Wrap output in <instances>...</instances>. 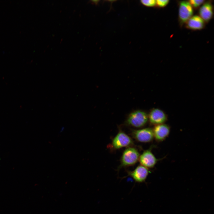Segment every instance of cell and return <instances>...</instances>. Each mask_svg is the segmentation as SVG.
<instances>
[{"mask_svg":"<svg viewBox=\"0 0 214 214\" xmlns=\"http://www.w3.org/2000/svg\"><path fill=\"white\" fill-rule=\"evenodd\" d=\"M141 3L144 5L149 7H152L156 5V1L155 0H142Z\"/></svg>","mask_w":214,"mask_h":214,"instance_id":"4fadbf2b","label":"cell"},{"mask_svg":"<svg viewBox=\"0 0 214 214\" xmlns=\"http://www.w3.org/2000/svg\"><path fill=\"white\" fill-rule=\"evenodd\" d=\"M193 8L188 1H180L179 4L178 19L181 26L185 23L192 16Z\"/></svg>","mask_w":214,"mask_h":214,"instance_id":"3957f363","label":"cell"},{"mask_svg":"<svg viewBox=\"0 0 214 214\" xmlns=\"http://www.w3.org/2000/svg\"><path fill=\"white\" fill-rule=\"evenodd\" d=\"M148 120V115L145 112L141 110H137L129 115L126 122L130 126L140 128L144 126Z\"/></svg>","mask_w":214,"mask_h":214,"instance_id":"7a4b0ae2","label":"cell"},{"mask_svg":"<svg viewBox=\"0 0 214 214\" xmlns=\"http://www.w3.org/2000/svg\"><path fill=\"white\" fill-rule=\"evenodd\" d=\"M153 146L144 150L139 156V160L141 165L147 168L154 167L160 159L157 158L152 152Z\"/></svg>","mask_w":214,"mask_h":214,"instance_id":"5b68a950","label":"cell"},{"mask_svg":"<svg viewBox=\"0 0 214 214\" xmlns=\"http://www.w3.org/2000/svg\"><path fill=\"white\" fill-rule=\"evenodd\" d=\"M204 0H190L188 1L192 6L193 8L196 9L199 7L205 2Z\"/></svg>","mask_w":214,"mask_h":214,"instance_id":"7c38bea8","label":"cell"},{"mask_svg":"<svg viewBox=\"0 0 214 214\" xmlns=\"http://www.w3.org/2000/svg\"><path fill=\"white\" fill-rule=\"evenodd\" d=\"M205 22L199 15L192 16L185 23L186 27L193 30H200L204 28Z\"/></svg>","mask_w":214,"mask_h":214,"instance_id":"8fae6325","label":"cell"},{"mask_svg":"<svg viewBox=\"0 0 214 214\" xmlns=\"http://www.w3.org/2000/svg\"><path fill=\"white\" fill-rule=\"evenodd\" d=\"M199 14L205 22H209L213 15V7L212 3L209 1L205 2L199 8Z\"/></svg>","mask_w":214,"mask_h":214,"instance_id":"30bf717a","label":"cell"},{"mask_svg":"<svg viewBox=\"0 0 214 214\" xmlns=\"http://www.w3.org/2000/svg\"><path fill=\"white\" fill-rule=\"evenodd\" d=\"M148 117L150 123L155 125L164 124L167 119L166 114L157 108L153 109L150 111Z\"/></svg>","mask_w":214,"mask_h":214,"instance_id":"ba28073f","label":"cell"},{"mask_svg":"<svg viewBox=\"0 0 214 214\" xmlns=\"http://www.w3.org/2000/svg\"><path fill=\"white\" fill-rule=\"evenodd\" d=\"M156 5L160 7H166L169 3V1L168 0H156Z\"/></svg>","mask_w":214,"mask_h":214,"instance_id":"5bb4252c","label":"cell"},{"mask_svg":"<svg viewBox=\"0 0 214 214\" xmlns=\"http://www.w3.org/2000/svg\"><path fill=\"white\" fill-rule=\"evenodd\" d=\"M132 135L136 140L142 143L150 142L154 138L153 129L150 128L133 130Z\"/></svg>","mask_w":214,"mask_h":214,"instance_id":"8992f818","label":"cell"},{"mask_svg":"<svg viewBox=\"0 0 214 214\" xmlns=\"http://www.w3.org/2000/svg\"><path fill=\"white\" fill-rule=\"evenodd\" d=\"M132 139L124 132L120 131L112 140L111 147L114 150L124 147H130L133 144Z\"/></svg>","mask_w":214,"mask_h":214,"instance_id":"277c9868","label":"cell"},{"mask_svg":"<svg viewBox=\"0 0 214 214\" xmlns=\"http://www.w3.org/2000/svg\"><path fill=\"white\" fill-rule=\"evenodd\" d=\"M139 153L136 148L132 147H128L122 154L118 169L134 165L139 160Z\"/></svg>","mask_w":214,"mask_h":214,"instance_id":"6da1fadb","label":"cell"},{"mask_svg":"<svg viewBox=\"0 0 214 214\" xmlns=\"http://www.w3.org/2000/svg\"><path fill=\"white\" fill-rule=\"evenodd\" d=\"M153 129L154 138L158 141H162L169 136L170 128L167 125L162 124L156 125Z\"/></svg>","mask_w":214,"mask_h":214,"instance_id":"9c48e42d","label":"cell"},{"mask_svg":"<svg viewBox=\"0 0 214 214\" xmlns=\"http://www.w3.org/2000/svg\"><path fill=\"white\" fill-rule=\"evenodd\" d=\"M127 171V176L131 177L135 182L138 183L145 182L150 172L148 168L141 165L133 171Z\"/></svg>","mask_w":214,"mask_h":214,"instance_id":"52a82bcc","label":"cell"}]
</instances>
